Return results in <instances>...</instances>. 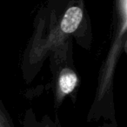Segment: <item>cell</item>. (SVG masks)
Wrapping results in <instances>:
<instances>
[{"mask_svg": "<svg viewBox=\"0 0 127 127\" xmlns=\"http://www.w3.org/2000/svg\"><path fill=\"white\" fill-rule=\"evenodd\" d=\"M126 1L127 0H116L117 15H118V28L116 34H114V42L109 51L108 58L106 59L105 66L102 71L99 80V86L97 89V97L89 117H92L99 108L100 104L105 100L106 95L109 92L112 81V75L114 73V68L117 58L121 53L122 43H125L126 34Z\"/></svg>", "mask_w": 127, "mask_h": 127, "instance_id": "1", "label": "cell"}, {"mask_svg": "<svg viewBox=\"0 0 127 127\" xmlns=\"http://www.w3.org/2000/svg\"><path fill=\"white\" fill-rule=\"evenodd\" d=\"M83 16L84 11L82 8L78 6L70 7L58 23V28L53 29V32L44 40L45 42L40 46H37L35 50L36 54L39 57H43L52 46L58 44L60 41L64 40L65 37L74 33L82 22Z\"/></svg>", "mask_w": 127, "mask_h": 127, "instance_id": "2", "label": "cell"}, {"mask_svg": "<svg viewBox=\"0 0 127 127\" xmlns=\"http://www.w3.org/2000/svg\"><path fill=\"white\" fill-rule=\"evenodd\" d=\"M78 77L71 67H64L58 72L56 79L55 103L58 106L64 98L71 93L78 85Z\"/></svg>", "mask_w": 127, "mask_h": 127, "instance_id": "3", "label": "cell"}, {"mask_svg": "<svg viewBox=\"0 0 127 127\" xmlns=\"http://www.w3.org/2000/svg\"><path fill=\"white\" fill-rule=\"evenodd\" d=\"M23 127H61L58 122H53L49 117H44L42 120H37L32 110H28L25 115Z\"/></svg>", "mask_w": 127, "mask_h": 127, "instance_id": "4", "label": "cell"}, {"mask_svg": "<svg viewBox=\"0 0 127 127\" xmlns=\"http://www.w3.org/2000/svg\"><path fill=\"white\" fill-rule=\"evenodd\" d=\"M0 127H15L9 112L0 99Z\"/></svg>", "mask_w": 127, "mask_h": 127, "instance_id": "5", "label": "cell"}]
</instances>
